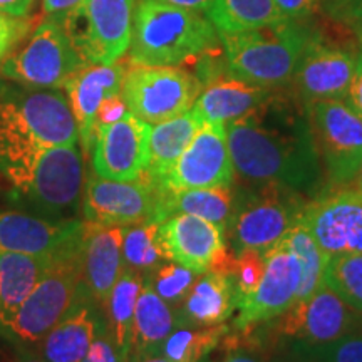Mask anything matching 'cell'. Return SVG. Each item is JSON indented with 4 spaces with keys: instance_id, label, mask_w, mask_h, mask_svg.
I'll use <instances>...</instances> for the list:
<instances>
[{
    "instance_id": "ba28073f",
    "label": "cell",
    "mask_w": 362,
    "mask_h": 362,
    "mask_svg": "<svg viewBox=\"0 0 362 362\" xmlns=\"http://www.w3.org/2000/svg\"><path fill=\"white\" fill-rule=\"evenodd\" d=\"M84 66L62 25L47 17L22 47L4 59L0 74L25 88L59 89Z\"/></svg>"
},
{
    "instance_id": "74e56055",
    "label": "cell",
    "mask_w": 362,
    "mask_h": 362,
    "mask_svg": "<svg viewBox=\"0 0 362 362\" xmlns=\"http://www.w3.org/2000/svg\"><path fill=\"white\" fill-rule=\"evenodd\" d=\"M265 272L264 253L253 248H245L235 257L232 275L237 288V300L242 297L252 296L257 291Z\"/></svg>"
},
{
    "instance_id": "681fc988",
    "label": "cell",
    "mask_w": 362,
    "mask_h": 362,
    "mask_svg": "<svg viewBox=\"0 0 362 362\" xmlns=\"http://www.w3.org/2000/svg\"><path fill=\"white\" fill-rule=\"evenodd\" d=\"M13 362H45L35 349H19Z\"/></svg>"
},
{
    "instance_id": "ffe728a7",
    "label": "cell",
    "mask_w": 362,
    "mask_h": 362,
    "mask_svg": "<svg viewBox=\"0 0 362 362\" xmlns=\"http://www.w3.org/2000/svg\"><path fill=\"white\" fill-rule=\"evenodd\" d=\"M86 221L45 220L25 211L0 210V252L56 257L81 243Z\"/></svg>"
},
{
    "instance_id": "8fae6325",
    "label": "cell",
    "mask_w": 362,
    "mask_h": 362,
    "mask_svg": "<svg viewBox=\"0 0 362 362\" xmlns=\"http://www.w3.org/2000/svg\"><path fill=\"white\" fill-rule=\"evenodd\" d=\"M307 116L330 185H347L362 165V116L339 99L307 104Z\"/></svg>"
},
{
    "instance_id": "7a4b0ae2",
    "label": "cell",
    "mask_w": 362,
    "mask_h": 362,
    "mask_svg": "<svg viewBox=\"0 0 362 362\" xmlns=\"http://www.w3.org/2000/svg\"><path fill=\"white\" fill-rule=\"evenodd\" d=\"M79 129L61 89L0 94V178L52 146L78 144Z\"/></svg>"
},
{
    "instance_id": "db71d44e",
    "label": "cell",
    "mask_w": 362,
    "mask_h": 362,
    "mask_svg": "<svg viewBox=\"0 0 362 362\" xmlns=\"http://www.w3.org/2000/svg\"><path fill=\"white\" fill-rule=\"evenodd\" d=\"M337 2H342V0H329V6H332V4H337Z\"/></svg>"
},
{
    "instance_id": "8992f818",
    "label": "cell",
    "mask_w": 362,
    "mask_h": 362,
    "mask_svg": "<svg viewBox=\"0 0 362 362\" xmlns=\"http://www.w3.org/2000/svg\"><path fill=\"white\" fill-rule=\"evenodd\" d=\"M2 180L33 210L66 220L64 216L78 210L84 192L83 153L78 144L47 148L29 165L8 171Z\"/></svg>"
},
{
    "instance_id": "9f6ffc18",
    "label": "cell",
    "mask_w": 362,
    "mask_h": 362,
    "mask_svg": "<svg viewBox=\"0 0 362 362\" xmlns=\"http://www.w3.org/2000/svg\"><path fill=\"white\" fill-rule=\"evenodd\" d=\"M305 362H307V361H305Z\"/></svg>"
},
{
    "instance_id": "2e32d148",
    "label": "cell",
    "mask_w": 362,
    "mask_h": 362,
    "mask_svg": "<svg viewBox=\"0 0 362 362\" xmlns=\"http://www.w3.org/2000/svg\"><path fill=\"white\" fill-rule=\"evenodd\" d=\"M235 168L230 156L226 124L205 123L163 180L161 189L232 187Z\"/></svg>"
},
{
    "instance_id": "9c48e42d",
    "label": "cell",
    "mask_w": 362,
    "mask_h": 362,
    "mask_svg": "<svg viewBox=\"0 0 362 362\" xmlns=\"http://www.w3.org/2000/svg\"><path fill=\"white\" fill-rule=\"evenodd\" d=\"M202 81L178 66H139L126 72L121 89L128 111L148 124H158L193 107Z\"/></svg>"
},
{
    "instance_id": "7bdbcfd3",
    "label": "cell",
    "mask_w": 362,
    "mask_h": 362,
    "mask_svg": "<svg viewBox=\"0 0 362 362\" xmlns=\"http://www.w3.org/2000/svg\"><path fill=\"white\" fill-rule=\"evenodd\" d=\"M327 11L334 19L356 22L362 19V0H342V2L327 6Z\"/></svg>"
},
{
    "instance_id": "83f0119b",
    "label": "cell",
    "mask_w": 362,
    "mask_h": 362,
    "mask_svg": "<svg viewBox=\"0 0 362 362\" xmlns=\"http://www.w3.org/2000/svg\"><path fill=\"white\" fill-rule=\"evenodd\" d=\"M178 327V317L171 305L158 296L148 279H144L134 310L131 356L160 354L163 342Z\"/></svg>"
},
{
    "instance_id": "f5cc1de1",
    "label": "cell",
    "mask_w": 362,
    "mask_h": 362,
    "mask_svg": "<svg viewBox=\"0 0 362 362\" xmlns=\"http://www.w3.org/2000/svg\"><path fill=\"white\" fill-rule=\"evenodd\" d=\"M357 180H356V183H357V192L359 193H362V165H361V168H359V171H357Z\"/></svg>"
},
{
    "instance_id": "484cf974",
    "label": "cell",
    "mask_w": 362,
    "mask_h": 362,
    "mask_svg": "<svg viewBox=\"0 0 362 362\" xmlns=\"http://www.w3.org/2000/svg\"><path fill=\"white\" fill-rule=\"evenodd\" d=\"M205 124L193 110L151 126L148 146V166L144 176L161 187L178 158Z\"/></svg>"
},
{
    "instance_id": "277c9868",
    "label": "cell",
    "mask_w": 362,
    "mask_h": 362,
    "mask_svg": "<svg viewBox=\"0 0 362 362\" xmlns=\"http://www.w3.org/2000/svg\"><path fill=\"white\" fill-rule=\"evenodd\" d=\"M310 34L309 22L292 21L238 34H220L226 69L235 78L260 88H287Z\"/></svg>"
},
{
    "instance_id": "ac0fdd59",
    "label": "cell",
    "mask_w": 362,
    "mask_h": 362,
    "mask_svg": "<svg viewBox=\"0 0 362 362\" xmlns=\"http://www.w3.org/2000/svg\"><path fill=\"white\" fill-rule=\"evenodd\" d=\"M279 330L305 344L337 341L361 329L362 314L344 302L329 285L322 284L310 297L296 302L280 315Z\"/></svg>"
},
{
    "instance_id": "60d3db41",
    "label": "cell",
    "mask_w": 362,
    "mask_h": 362,
    "mask_svg": "<svg viewBox=\"0 0 362 362\" xmlns=\"http://www.w3.org/2000/svg\"><path fill=\"white\" fill-rule=\"evenodd\" d=\"M325 0H275L287 21L309 22L324 6Z\"/></svg>"
},
{
    "instance_id": "4316f807",
    "label": "cell",
    "mask_w": 362,
    "mask_h": 362,
    "mask_svg": "<svg viewBox=\"0 0 362 362\" xmlns=\"http://www.w3.org/2000/svg\"><path fill=\"white\" fill-rule=\"evenodd\" d=\"M54 257L0 252V327L16 315Z\"/></svg>"
},
{
    "instance_id": "d4e9b609",
    "label": "cell",
    "mask_w": 362,
    "mask_h": 362,
    "mask_svg": "<svg viewBox=\"0 0 362 362\" xmlns=\"http://www.w3.org/2000/svg\"><path fill=\"white\" fill-rule=\"evenodd\" d=\"M237 309V288L232 274L208 270L197 279V282L185 298L178 310V325H218L223 324Z\"/></svg>"
},
{
    "instance_id": "816d5d0a",
    "label": "cell",
    "mask_w": 362,
    "mask_h": 362,
    "mask_svg": "<svg viewBox=\"0 0 362 362\" xmlns=\"http://www.w3.org/2000/svg\"><path fill=\"white\" fill-rule=\"evenodd\" d=\"M354 24V37H356V45H357V57L362 59V19L352 22Z\"/></svg>"
},
{
    "instance_id": "9a60e30c",
    "label": "cell",
    "mask_w": 362,
    "mask_h": 362,
    "mask_svg": "<svg viewBox=\"0 0 362 362\" xmlns=\"http://www.w3.org/2000/svg\"><path fill=\"white\" fill-rule=\"evenodd\" d=\"M225 230L194 215H173L160 225V238L166 259L205 274L218 270L232 274L233 257L225 245Z\"/></svg>"
},
{
    "instance_id": "c3c4849f",
    "label": "cell",
    "mask_w": 362,
    "mask_h": 362,
    "mask_svg": "<svg viewBox=\"0 0 362 362\" xmlns=\"http://www.w3.org/2000/svg\"><path fill=\"white\" fill-rule=\"evenodd\" d=\"M155 2L161 4H170V6L189 8V11H197L205 13L208 8H210L214 0H155Z\"/></svg>"
},
{
    "instance_id": "f35d334b",
    "label": "cell",
    "mask_w": 362,
    "mask_h": 362,
    "mask_svg": "<svg viewBox=\"0 0 362 362\" xmlns=\"http://www.w3.org/2000/svg\"><path fill=\"white\" fill-rule=\"evenodd\" d=\"M83 362H129L128 357L117 347L115 337H112L111 330L107 327L106 317L99 324L96 337L90 344Z\"/></svg>"
},
{
    "instance_id": "44dd1931",
    "label": "cell",
    "mask_w": 362,
    "mask_h": 362,
    "mask_svg": "<svg viewBox=\"0 0 362 362\" xmlns=\"http://www.w3.org/2000/svg\"><path fill=\"white\" fill-rule=\"evenodd\" d=\"M124 230L126 226H106L86 221L81 250V285L101 307L106 304L112 287L124 272Z\"/></svg>"
},
{
    "instance_id": "d590c367",
    "label": "cell",
    "mask_w": 362,
    "mask_h": 362,
    "mask_svg": "<svg viewBox=\"0 0 362 362\" xmlns=\"http://www.w3.org/2000/svg\"><path fill=\"white\" fill-rule=\"evenodd\" d=\"M198 277H200V274H197V272L168 260V264H161L146 279L166 304L178 307L188 297Z\"/></svg>"
},
{
    "instance_id": "52a82bcc",
    "label": "cell",
    "mask_w": 362,
    "mask_h": 362,
    "mask_svg": "<svg viewBox=\"0 0 362 362\" xmlns=\"http://www.w3.org/2000/svg\"><path fill=\"white\" fill-rule=\"evenodd\" d=\"M136 0H84L57 21L86 64L110 66L128 52Z\"/></svg>"
},
{
    "instance_id": "ee69618b",
    "label": "cell",
    "mask_w": 362,
    "mask_h": 362,
    "mask_svg": "<svg viewBox=\"0 0 362 362\" xmlns=\"http://www.w3.org/2000/svg\"><path fill=\"white\" fill-rule=\"evenodd\" d=\"M344 101L349 104L357 115L362 116V59L359 57H357L354 76H352L349 90H347V96Z\"/></svg>"
},
{
    "instance_id": "3957f363",
    "label": "cell",
    "mask_w": 362,
    "mask_h": 362,
    "mask_svg": "<svg viewBox=\"0 0 362 362\" xmlns=\"http://www.w3.org/2000/svg\"><path fill=\"white\" fill-rule=\"evenodd\" d=\"M128 51L131 64L181 66L220 52L221 40L206 13L141 0Z\"/></svg>"
},
{
    "instance_id": "8d00e7d4",
    "label": "cell",
    "mask_w": 362,
    "mask_h": 362,
    "mask_svg": "<svg viewBox=\"0 0 362 362\" xmlns=\"http://www.w3.org/2000/svg\"><path fill=\"white\" fill-rule=\"evenodd\" d=\"M298 357L307 362H362V336H344L325 344H300Z\"/></svg>"
},
{
    "instance_id": "11a10c76",
    "label": "cell",
    "mask_w": 362,
    "mask_h": 362,
    "mask_svg": "<svg viewBox=\"0 0 362 362\" xmlns=\"http://www.w3.org/2000/svg\"><path fill=\"white\" fill-rule=\"evenodd\" d=\"M325 2H327V4H329V0H325Z\"/></svg>"
},
{
    "instance_id": "7402d4cb",
    "label": "cell",
    "mask_w": 362,
    "mask_h": 362,
    "mask_svg": "<svg viewBox=\"0 0 362 362\" xmlns=\"http://www.w3.org/2000/svg\"><path fill=\"white\" fill-rule=\"evenodd\" d=\"M124 64H86L66 83L72 112L79 129V141L88 155L96 139V115L104 99L121 94L126 78Z\"/></svg>"
},
{
    "instance_id": "836d02e7",
    "label": "cell",
    "mask_w": 362,
    "mask_h": 362,
    "mask_svg": "<svg viewBox=\"0 0 362 362\" xmlns=\"http://www.w3.org/2000/svg\"><path fill=\"white\" fill-rule=\"evenodd\" d=\"M160 225L146 221L126 226L123 238L124 269L138 272L144 279L151 275L166 259L160 238Z\"/></svg>"
},
{
    "instance_id": "b9f144b4",
    "label": "cell",
    "mask_w": 362,
    "mask_h": 362,
    "mask_svg": "<svg viewBox=\"0 0 362 362\" xmlns=\"http://www.w3.org/2000/svg\"><path fill=\"white\" fill-rule=\"evenodd\" d=\"M126 112H128V106H126L121 94H115V96L104 99L96 115V129L99 126L116 123V121H119Z\"/></svg>"
},
{
    "instance_id": "f6af8a7d",
    "label": "cell",
    "mask_w": 362,
    "mask_h": 362,
    "mask_svg": "<svg viewBox=\"0 0 362 362\" xmlns=\"http://www.w3.org/2000/svg\"><path fill=\"white\" fill-rule=\"evenodd\" d=\"M84 0H42V8L49 19L61 21L67 13L79 7Z\"/></svg>"
},
{
    "instance_id": "4dcf8cb0",
    "label": "cell",
    "mask_w": 362,
    "mask_h": 362,
    "mask_svg": "<svg viewBox=\"0 0 362 362\" xmlns=\"http://www.w3.org/2000/svg\"><path fill=\"white\" fill-rule=\"evenodd\" d=\"M144 277L138 272L124 269L121 277L112 287L103 310L106 312V322L119 351L128 357L131 352V336H133L134 310L138 304Z\"/></svg>"
},
{
    "instance_id": "7dc6e473",
    "label": "cell",
    "mask_w": 362,
    "mask_h": 362,
    "mask_svg": "<svg viewBox=\"0 0 362 362\" xmlns=\"http://www.w3.org/2000/svg\"><path fill=\"white\" fill-rule=\"evenodd\" d=\"M223 362H262L260 357L252 349H247L245 344H233V351L228 352Z\"/></svg>"
},
{
    "instance_id": "ab89813d",
    "label": "cell",
    "mask_w": 362,
    "mask_h": 362,
    "mask_svg": "<svg viewBox=\"0 0 362 362\" xmlns=\"http://www.w3.org/2000/svg\"><path fill=\"white\" fill-rule=\"evenodd\" d=\"M29 24L22 17H12L0 12V59H4L12 47L24 37Z\"/></svg>"
},
{
    "instance_id": "cb8c5ba5",
    "label": "cell",
    "mask_w": 362,
    "mask_h": 362,
    "mask_svg": "<svg viewBox=\"0 0 362 362\" xmlns=\"http://www.w3.org/2000/svg\"><path fill=\"white\" fill-rule=\"evenodd\" d=\"M272 90L235 78L226 69L203 88L192 110L203 123L228 124L259 107Z\"/></svg>"
},
{
    "instance_id": "5b68a950",
    "label": "cell",
    "mask_w": 362,
    "mask_h": 362,
    "mask_svg": "<svg viewBox=\"0 0 362 362\" xmlns=\"http://www.w3.org/2000/svg\"><path fill=\"white\" fill-rule=\"evenodd\" d=\"M81 250L83 240L54 257L52 264L16 315L0 327V334L17 349L39 347L49 330L69 310L81 291Z\"/></svg>"
},
{
    "instance_id": "6da1fadb",
    "label": "cell",
    "mask_w": 362,
    "mask_h": 362,
    "mask_svg": "<svg viewBox=\"0 0 362 362\" xmlns=\"http://www.w3.org/2000/svg\"><path fill=\"white\" fill-rule=\"evenodd\" d=\"M277 90L226 124L235 173L253 185H280L298 193L314 189L320 180V160L307 106L296 94Z\"/></svg>"
},
{
    "instance_id": "e575fe53",
    "label": "cell",
    "mask_w": 362,
    "mask_h": 362,
    "mask_svg": "<svg viewBox=\"0 0 362 362\" xmlns=\"http://www.w3.org/2000/svg\"><path fill=\"white\" fill-rule=\"evenodd\" d=\"M324 284L362 314V253L330 257Z\"/></svg>"
},
{
    "instance_id": "30bf717a",
    "label": "cell",
    "mask_w": 362,
    "mask_h": 362,
    "mask_svg": "<svg viewBox=\"0 0 362 362\" xmlns=\"http://www.w3.org/2000/svg\"><path fill=\"white\" fill-rule=\"evenodd\" d=\"M300 193L280 185H264L262 192L252 194L232 211L226 230L235 252L253 248L267 253L277 247L288 230L298 223L305 206Z\"/></svg>"
},
{
    "instance_id": "4fadbf2b",
    "label": "cell",
    "mask_w": 362,
    "mask_h": 362,
    "mask_svg": "<svg viewBox=\"0 0 362 362\" xmlns=\"http://www.w3.org/2000/svg\"><path fill=\"white\" fill-rule=\"evenodd\" d=\"M357 64L356 42H342L334 35L312 29L293 74L292 86L302 103L344 101Z\"/></svg>"
},
{
    "instance_id": "e0dca14e",
    "label": "cell",
    "mask_w": 362,
    "mask_h": 362,
    "mask_svg": "<svg viewBox=\"0 0 362 362\" xmlns=\"http://www.w3.org/2000/svg\"><path fill=\"white\" fill-rule=\"evenodd\" d=\"M265 272L257 291L237 300L235 329L250 330L262 322L285 314L296 304L302 279L300 262L284 245L264 253Z\"/></svg>"
},
{
    "instance_id": "bcb514c9",
    "label": "cell",
    "mask_w": 362,
    "mask_h": 362,
    "mask_svg": "<svg viewBox=\"0 0 362 362\" xmlns=\"http://www.w3.org/2000/svg\"><path fill=\"white\" fill-rule=\"evenodd\" d=\"M33 4L34 0H0V12L12 17H25Z\"/></svg>"
},
{
    "instance_id": "d6986e66",
    "label": "cell",
    "mask_w": 362,
    "mask_h": 362,
    "mask_svg": "<svg viewBox=\"0 0 362 362\" xmlns=\"http://www.w3.org/2000/svg\"><path fill=\"white\" fill-rule=\"evenodd\" d=\"M149 133L151 124L129 111L116 123L99 126L93 153L94 173L115 181L141 178L148 166Z\"/></svg>"
},
{
    "instance_id": "1f68e13d",
    "label": "cell",
    "mask_w": 362,
    "mask_h": 362,
    "mask_svg": "<svg viewBox=\"0 0 362 362\" xmlns=\"http://www.w3.org/2000/svg\"><path fill=\"white\" fill-rule=\"evenodd\" d=\"M228 327L218 325L181 324L163 342L160 354L171 362H202L223 341Z\"/></svg>"
},
{
    "instance_id": "d6a6232c",
    "label": "cell",
    "mask_w": 362,
    "mask_h": 362,
    "mask_svg": "<svg viewBox=\"0 0 362 362\" xmlns=\"http://www.w3.org/2000/svg\"><path fill=\"white\" fill-rule=\"evenodd\" d=\"M280 245L288 248L300 262L302 279L296 298V302H300L310 297L324 284V274L330 257L317 245L309 230L300 221L288 230V233L282 238Z\"/></svg>"
},
{
    "instance_id": "f907efd6",
    "label": "cell",
    "mask_w": 362,
    "mask_h": 362,
    "mask_svg": "<svg viewBox=\"0 0 362 362\" xmlns=\"http://www.w3.org/2000/svg\"><path fill=\"white\" fill-rule=\"evenodd\" d=\"M129 362H171L161 354H138L131 356Z\"/></svg>"
},
{
    "instance_id": "603a6c76",
    "label": "cell",
    "mask_w": 362,
    "mask_h": 362,
    "mask_svg": "<svg viewBox=\"0 0 362 362\" xmlns=\"http://www.w3.org/2000/svg\"><path fill=\"white\" fill-rule=\"evenodd\" d=\"M103 312V307L81 285L69 310L39 344L37 352L42 359L45 362H83L104 319Z\"/></svg>"
},
{
    "instance_id": "7c38bea8",
    "label": "cell",
    "mask_w": 362,
    "mask_h": 362,
    "mask_svg": "<svg viewBox=\"0 0 362 362\" xmlns=\"http://www.w3.org/2000/svg\"><path fill=\"white\" fill-rule=\"evenodd\" d=\"M163 193L144 175L133 181L90 175L84 187V220L106 226H133L146 221L163 223Z\"/></svg>"
},
{
    "instance_id": "5bb4252c",
    "label": "cell",
    "mask_w": 362,
    "mask_h": 362,
    "mask_svg": "<svg viewBox=\"0 0 362 362\" xmlns=\"http://www.w3.org/2000/svg\"><path fill=\"white\" fill-rule=\"evenodd\" d=\"M298 221L329 257L362 253V193L339 189L307 202Z\"/></svg>"
},
{
    "instance_id": "f546056e",
    "label": "cell",
    "mask_w": 362,
    "mask_h": 362,
    "mask_svg": "<svg viewBox=\"0 0 362 362\" xmlns=\"http://www.w3.org/2000/svg\"><path fill=\"white\" fill-rule=\"evenodd\" d=\"M205 13L218 34H238L287 21L275 0H214Z\"/></svg>"
},
{
    "instance_id": "f1b7e54d",
    "label": "cell",
    "mask_w": 362,
    "mask_h": 362,
    "mask_svg": "<svg viewBox=\"0 0 362 362\" xmlns=\"http://www.w3.org/2000/svg\"><path fill=\"white\" fill-rule=\"evenodd\" d=\"M163 216L168 220L173 215H194L226 230L233 211V193L226 187L163 189Z\"/></svg>"
}]
</instances>
